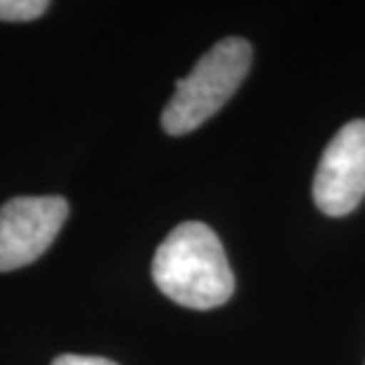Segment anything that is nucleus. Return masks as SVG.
Wrapping results in <instances>:
<instances>
[{"instance_id": "f03ea898", "label": "nucleus", "mask_w": 365, "mask_h": 365, "mask_svg": "<svg viewBox=\"0 0 365 365\" xmlns=\"http://www.w3.org/2000/svg\"><path fill=\"white\" fill-rule=\"evenodd\" d=\"M252 67V46L245 38H223L200 57L195 69L176 83L164 107L162 126L169 135L200 128L228 102Z\"/></svg>"}, {"instance_id": "423d86ee", "label": "nucleus", "mask_w": 365, "mask_h": 365, "mask_svg": "<svg viewBox=\"0 0 365 365\" xmlns=\"http://www.w3.org/2000/svg\"><path fill=\"white\" fill-rule=\"evenodd\" d=\"M53 365H116L114 361L100 359V356H76V354H64L57 356Z\"/></svg>"}, {"instance_id": "20e7f679", "label": "nucleus", "mask_w": 365, "mask_h": 365, "mask_svg": "<svg viewBox=\"0 0 365 365\" xmlns=\"http://www.w3.org/2000/svg\"><path fill=\"white\" fill-rule=\"evenodd\" d=\"M365 197V119L344 123L320 157L313 200L325 216H346Z\"/></svg>"}, {"instance_id": "39448f33", "label": "nucleus", "mask_w": 365, "mask_h": 365, "mask_svg": "<svg viewBox=\"0 0 365 365\" xmlns=\"http://www.w3.org/2000/svg\"><path fill=\"white\" fill-rule=\"evenodd\" d=\"M48 7L46 0H0V21H31Z\"/></svg>"}, {"instance_id": "f257e3e1", "label": "nucleus", "mask_w": 365, "mask_h": 365, "mask_svg": "<svg viewBox=\"0 0 365 365\" xmlns=\"http://www.w3.org/2000/svg\"><path fill=\"white\" fill-rule=\"evenodd\" d=\"M152 277L164 297L192 311L218 309L235 292L221 240L200 221L180 223L164 237L152 259Z\"/></svg>"}, {"instance_id": "7ed1b4c3", "label": "nucleus", "mask_w": 365, "mask_h": 365, "mask_svg": "<svg viewBox=\"0 0 365 365\" xmlns=\"http://www.w3.org/2000/svg\"><path fill=\"white\" fill-rule=\"evenodd\" d=\"M69 204L62 197H14L0 207V273L17 271L55 242L67 221Z\"/></svg>"}]
</instances>
